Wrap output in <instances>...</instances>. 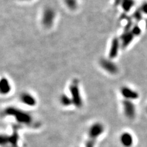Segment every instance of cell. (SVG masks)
<instances>
[{"label":"cell","instance_id":"4","mask_svg":"<svg viewBox=\"0 0 147 147\" xmlns=\"http://www.w3.org/2000/svg\"><path fill=\"white\" fill-rule=\"evenodd\" d=\"M142 11L144 13H145V14H147V3L144 4L143 6H142Z\"/></svg>","mask_w":147,"mask_h":147},{"label":"cell","instance_id":"3","mask_svg":"<svg viewBox=\"0 0 147 147\" xmlns=\"http://www.w3.org/2000/svg\"><path fill=\"white\" fill-rule=\"evenodd\" d=\"M120 143L123 147H131L134 143V138L129 132H124L120 136Z\"/></svg>","mask_w":147,"mask_h":147},{"label":"cell","instance_id":"1","mask_svg":"<svg viewBox=\"0 0 147 147\" xmlns=\"http://www.w3.org/2000/svg\"><path fill=\"white\" fill-rule=\"evenodd\" d=\"M123 105L124 113L129 118L132 119L136 115V109L134 104L131 103V100L126 99L123 101Z\"/></svg>","mask_w":147,"mask_h":147},{"label":"cell","instance_id":"2","mask_svg":"<svg viewBox=\"0 0 147 147\" xmlns=\"http://www.w3.org/2000/svg\"><path fill=\"white\" fill-rule=\"evenodd\" d=\"M121 94L125 99L129 100L137 99L139 97L138 93L127 86L123 87L121 90Z\"/></svg>","mask_w":147,"mask_h":147},{"label":"cell","instance_id":"5","mask_svg":"<svg viewBox=\"0 0 147 147\" xmlns=\"http://www.w3.org/2000/svg\"><path fill=\"white\" fill-rule=\"evenodd\" d=\"M146 112H147V107H146Z\"/></svg>","mask_w":147,"mask_h":147}]
</instances>
